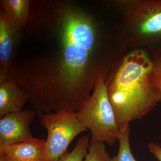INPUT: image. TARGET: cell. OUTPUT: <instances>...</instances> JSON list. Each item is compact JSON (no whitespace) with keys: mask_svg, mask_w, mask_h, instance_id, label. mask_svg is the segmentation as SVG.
<instances>
[{"mask_svg":"<svg viewBox=\"0 0 161 161\" xmlns=\"http://www.w3.org/2000/svg\"><path fill=\"white\" fill-rule=\"evenodd\" d=\"M56 12L60 56L44 61L41 70L21 71L15 80L38 117L43 112H77L99 78L108 75L98 55L100 40L93 20L69 5Z\"/></svg>","mask_w":161,"mask_h":161,"instance_id":"cell-1","label":"cell"},{"mask_svg":"<svg viewBox=\"0 0 161 161\" xmlns=\"http://www.w3.org/2000/svg\"><path fill=\"white\" fill-rule=\"evenodd\" d=\"M115 63L106 84L120 130L145 116L161 102L153 61L144 51L128 53Z\"/></svg>","mask_w":161,"mask_h":161,"instance_id":"cell-2","label":"cell"},{"mask_svg":"<svg viewBox=\"0 0 161 161\" xmlns=\"http://www.w3.org/2000/svg\"><path fill=\"white\" fill-rule=\"evenodd\" d=\"M106 80L104 77L99 78L77 114L87 130L91 131L90 142L106 143L112 146L119 140L121 130L109 99Z\"/></svg>","mask_w":161,"mask_h":161,"instance_id":"cell-3","label":"cell"},{"mask_svg":"<svg viewBox=\"0 0 161 161\" xmlns=\"http://www.w3.org/2000/svg\"><path fill=\"white\" fill-rule=\"evenodd\" d=\"M39 122L47 132L45 144L46 161H57L66 151L71 142L87 129L77 112L60 111L42 114Z\"/></svg>","mask_w":161,"mask_h":161,"instance_id":"cell-4","label":"cell"},{"mask_svg":"<svg viewBox=\"0 0 161 161\" xmlns=\"http://www.w3.org/2000/svg\"><path fill=\"white\" fill-rule=\"evenodd\" d=\"M126 23L137 43L161 40V0L128 2Z\"/></svg>","mask_w":161,"mask_h":161,"instance_id":"cell-5","label":"cell"},{"mask_svg":"<svg viewBox=\"0 0 161 161\" xmlns=\"http://www.w3.org/2000/svg\"><path fill=\"white\" fill-rule=\"evenodd\" d=\"M36 114L32 109L10 113L0 119V146L23 142L34 138L31 125Z\"/></svg>","mask_w":161,"mask_h":161,"instance_id":"cell-6","label":"cell"},{"mask_svg":"<svg viewBox=\"0 0 161 161\" xmlns=\"http://www.w3.org/2000/svg\"><path fill=\"white\" fill-rule=\"evenodd\" d=\"M46 140H31L0 146V161H46Z\"/></svg>","mask_w":161,"mask_h":161,"instance_id":"cell-7","label":"cell"},{"mask_svg":"<svg viewBox=\"0 0 161 161\" xmlns=\"http://www.w3.org/2000/svg\"><path fill=\"white\" fill-rule=\"evenodd\" d=\"M19 30L1 9L0 13V62L6 75L10 69L18 39Z\"/></svg>","mask_w":161,"mask_h":161,"instance_id":"cell-8","label":"cell"},{"mask_svg":"<svg viewBox=\"0 0 161 161\" xmlns=\"http://www.w3.org/2000/svg\"><path fill=\"white\" fill-rule=\"evenodd\" d=\"M28 101V95L14 80L0 81V118L23 111Z\"/></svg>","mask_w":161,"mask_h":161,"instance_id":"cell-9","label":"cell"},{"mask_svg":"<svg viewBox=\"0 0 161 161\" xmlns=\"http://www.w3.org/2000/svg\"><path fill=\"white\" fill-rule=\"evenodd\" d=\"M29 0H1L2 9L19 31L26 26L31 13Z\"/></svg>","mask_w":161,"mask_h":161,"instance_id":"cell-10","label":"cell"},{"mask_svg":"<svg viewBox=\"0 0 161 161\" xmlns=\"http://www.w3.org/2000/svg\"><path fill=\"white\" fill-rule=\"evenodd\" d=\"M130 125L121 130L119 139V148L118 154L112 158V161H137L132 154L130 148Z\"/></svg>","mask_w":161,"mask_h":161,"instance_id":"cell-11","label":"cell"},{"mask_svg":"<svg viewBox=\"0 0 161 161\" xmlns=\"http://www.w3.org/2000/svg\"><path fill=\"white\" fill-rule=\"evenodd\" d=\"M89 138L83 135L78 139L77 144L71 152L67 151L57 161H83L88 152Z\"/></svg>","mask_w":161,"mask_h":161,"instance_id":"cell-12","label":"cell"},{"mask_svg":"<svg viewBox=\"0 0 161 161\" xmlns=\"http://www.w3.org/2000/svg\"><path fill=\"white\" fill-rule=\"evenodd\" d=\"M84 161H112V158L107 152L104 144L90 142Z\"/></svg>","mask_w":161,"mask_h":161,"instance_id":"cell-13","label":"cell"},{"mask_svg":"<svg viewBox=\"0 0 161 161\" xmlns=\"http://www.w3.org/2000/svg\"><path fill=\"white\" fill-rule=\"evenodd\" d=\"M148 149L159 161H161V146L158 144L150 142L147 145Z\"/></svg>","mask_w":161,"mask_h":161,"instance_id":"cell-14","label":"cell"},{"mask_svg":"<svg viewBox=\"0 0 161 161\" xmlns=\"http://www.w3.org/2000/svg\"><path fill=\"white\" fill-rule=\"evenodd\" d=\"M153 61V68L156 76L157 78H161V56Z\"/></svg>","mask_w":161,"mask_h":161,"instance_id":"cell-15","label":"cell"},{"mask_svg":"<svg viewBox=\"0 0 161 161\" xmlns=\"http://www.w3.org/2000/svg\"><path fill=\"white\" fill-rule=\"evenodd\" d=\"M158 85L161 92V78H158Z\"/></svg>","mask_w":161,"mask_h":161,"instance_id":"cell-16","label":"cell"}]
</instances>
